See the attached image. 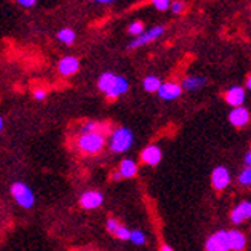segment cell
I'll return each instance as SVG.
<instances>
[{
    "mask_svg": "<svg viewBox=\"0 0 251 251\" xmlns=\"http://www.w3.org/2000/svg\"><path fill=\"white\" fill-rule=\"evenodd\" d=\"M106 143V136L103 133H83L78 136L77 140V146L78 149L81 150L83 153H87V155H95L98 153L100 150L103 149Z\"/></svg>",
    "mask_w": 251,
    "mask_h": 251,
    "instance_id": "obj_2",
    "label": "cell"
},
{
    "mask_svg": "<svg viewBox=\"0 0 251 251\" xmlns=\"http://www.w3.org/2000/svg\"><path fill=\"white\" fill-rule=\"evenodd\" d=\"M118 173L121 175V178H133L135 175L138 173V166L133 159L126 158L120 162V169Z\"/></svg>",
    "mask_w": 251,
    "mask_h": 251,
    "instance_id": "obj_15",
    "label": "cell"
},
{
    "mask_svg": "<svg viewBox=\"0 0 251 251\" xmlns=\"http://www.w3.org/2000/svg\"><path fill=\"white\" fill-rule=\"evenodd\" d=\"M143 32H144V25H143L141 22H133V23H130V26H129V34L140 37Z\"/></svg>",
    "mask_w": 251,
    "mask_h": 251,
    "instance_id": "obj_21",
    "label": "cell"
},
{
    "mask_svg": "<svg viewBox=\"0 0 251 251\" xmlns=\"http://www.w3.org/2000/svg\"><path fill=\"white\" fill-rule=\"evenodd\" d=\"M161 159H162V152H161V149L155 144L147 146L141 152V161L147 166H152V167L158 166L161 162Z\"/></svg>",
    "mask_w": 251,
    "mask_h": 251,
    "instance_id": "obj_10",
    "label": "cell"
},
{
    "mask_svg": "<svg viewBox=\"0 0 251 251\" xmlns=\"http://www.w3.org/2000/svg\"><path fill=\"white\" fill-rule=\"evenodd\" d=\"M98 89L109 100H115L129 91V81L114 72H104L98 80Z\"/></svg>",
    "mask_w": 251,
    "mask_h": 251,
    "instance_id": "obj_1",
    "label": "cell"
},
{
    "mask_svg": "<svg viewBox=\"0 0 251 251\" xmlns=\"http://www.w3.org/2000/svg\"><path fill=\"white\" fill-rule=\"evenodd\" d=\"M230 181H231V176H230V172L227 167H216L213 169L211 172V185L216 188V190H224V188H227L230 185Z\"/></svg>",
    "mask_w": 251,
    "mask_h": 251,
    "instance_id": "obj_6",
    "label": "cell"
},
{
    "mask_svg": "<svg viewBox=\"0 0 251 251\" xmlns=\"http://www.w3.org/2000/svg\"><path fill=\"white\" fill-rule=\"evenodd\" d=\"M228 236H230V247L233 251H242L247 245V241H245V236L237 231V230H230L228 231Z\"/></svg>",
    "mask_w": 251,
    "mask_h": 251,
    "instance_id": "obj_16",
    "label": "cell"
},
{
    "mask_svg": "<svg viewBox=\"0 0 251 251\" xmlns=\"http://www.w3.org/2000/svg\"><path fill=\"white\" fill-rule=\"evenodd\" d=\"M34 98L35 100H45L46 98V91L45 89H37V91H34Z\"/></svg>",
    "mask_w": 251,
    "mask_h": 251,
    "instance_id": "obj_27",
    "label": "cell"
},
{
    "mask_svg": "<svg viewBox=\"0 0 251 251\" xmlns=\"http://www.w3.org/2000/svg\"><path fill=\"white\" fill-rule=\"evenodd\" d=\"M205 78L204 77H187L182 81V89L185 91H196L199 87H202L205 84Z\"/></svg>",
    "mask_w": 251,
    "mask_h": 251,
    "instance_id": "obj_17",
    "label": "cell"
},
{
    "mask_svg": "<svg viewBox=\"0 0 251 251\" xmlns=\"http://www.w3.org/2000/svg\"><path fill=\"white\" fill-rule=\"evenodd\" d=\"M57 37H58V40L63 42L65 45H72L74 40H75V32L71 28H63V29L58 31Z\"/></svg>",
    "mask_w": 251,
    "mask_h": 251,
    "instance_id": "obj_19",
    "label": "cell"
},
{
    "mask_svg": "<svg viewBox=\"0 0 251 251\" xmlns=\"http://www.w3.org/2000/svg\"><path fill=\"white\" fill-rule=\"evenodd\" d=\"M161 251H175L170 245H167V244H162L161 245Z\"/></svg>",
    "mask_w": 251,
    "mask_h": 251,
    "instance_id": "obj_30",
    "label": "cell"
},
{
    "mask_svg": "<svg viewBox=\"0 0 251 251\" xmlns=\"http://www.w3.org/2000/svg\"><path fill=\"white\" fill-rule=\"evenodd\" d=\"M19 5L25 8H32L35 5V0H19Z\"/></svg>",
    "mask_w": 251,
    "mask_h": 251,
    "instance_id": "obj_28",
    "label": "cell"
},
{
    "mask_svg": "<svg viewBox=\"0 0 251 251\" xmlns=\"http://www.w3.org/2000/svg\"><path fill=\"white\" fill-rule=\"evenodd\" d=\"M184 8H185V5L182 2H175V3H172V11L175 12V14H179V12H182Z\"/></svg>",
    "mask_w": 251,
    "mask_h": 251,
    "instance_id": "obj_26",
    "label": "cell"
},
{
    "mask_svg": "<svg viewBox=\"0 0 251 251\" xmlns=\"http://www.w3.org/2000/svg\"><path fill=\"white\" fill-rule=\"evenodd\" d=\"M11 193H12V198L16 199V202L23 207V208H31L34 205V193L31 188L23 184V182H14L11 185Z\"/></svg>",
    "mask_w": 251,
    "mask_h": 251,
    "instance_id": "obj_4",
    "label": "cell"
},
{
    "mask_svg": "<svg viewBox=\"0 0 251 251\" xmlns=\"http://www.w3.org/2000/svg\"><path fill=\"white\" fill-rule=\"evenodd\" d=\"M247 87L251 91V75H250V78H248V81H247Z\"/></svg>",
    "mask_w": 251,
    "mask_h": 251,
    "instance_id": "obj_31",
    "label": "cell"
},
{
    "mask_svg": "<svg viewBox=\"0 0 251 251\" xmlns=\"http://www.w3.org/2000/svg\"><path fill=\"white\" fill-rule=\"evenodd\" d=\"M133 144V133L127 127H118L110 135V150L115 153H124Z\"/></svg>",
    "mask_w": 251,
    "mask_h": 251,
    "instance_id": "obj_3",
    "label": "cell"
},
{
    "mask_svg": "<svg viewBox=\"0 0 251 251\" xmlns=\"http://www.w3.org/2000/svg\"><path fill=\"white\" fill-rule=\"evenodd\" d=\"M103 201H104V198L101 193L97 192V190H91V192H86L81 195L80 204L86 210H94V208H98L100 205H101Z\"/></svg>",
    "mask_w": 251,
    "mask_h": 251,
    "instance_id": "obj_9",
    "label": "cell"
},
{
    "mask_svg": "<svg viewBox=\"0 0 251 251\" xmlns=\"http://www.w3.org/2000/svg\"><path fill=\"white\" fill-rule=\"evenodd\" d=\"M130 241L135 245H144L146 244V234L141 230H133L130 233Z\"/></svg>",
    "mask_w": 251,
    "mask_h": 251,
    "instance_id": "obj_20",
    "label": "cell"
},
{
    "mask_svg": "<svg viewBox=\"0 0 251 251\" xmlns=\"http://www.w3.org/2000/svg\"><path fill=\"white\" fill-rule=\"evenodd\" d=\"M230 236L228 231L219 230L211 234L205 242V251H230Z\"/></svg>",
    "mask_w": 251,
    "mask_h": 251,
    "instance_id": "obj_5",
    "label": "cell"
},
{
    "mask_svg": "<svg viewBox=\"0 0 251 251\" xmlns=\"http://www.w3.org/2000/svg\"><path fill=\"white\" fill-rule=\"evenodd\" d=\"M182 94V86H179L178 83H164L161 86V89L158 92V95L162 98V100H166V101H170V100H176L178 97H181Z\"/></svg>",
    "mask_w": 251,
    "mask_h": 251,
    "instance_id": "obj_12",
    "label": "cell"
},
{
    "mask_svg": "<svg viewBox=\"0 0 251 251\" xmlns=\"http://www.w3.org/2000/svg\"><path fill=\"white\" fill-rule=\"evenodd\" d=\"M239 182L242 185H251V167H247L239 175Z\"/></svg>",
    "mask_w": 251,
    "mask_h": 251,
    "instance_id": "obj_22",
    "label": "cell"
},
{
    "mask_svg": "<svg viewBox=\"0 0 251 251\" xmlns=\"http://www.w3.org/2000/svg\"><path fill=\"white\" fill-rule=\"evenodd\" d=\"M245 164H247V167H251V149L248 150V153L245 155Z\"/></svg>",
    "mask_w": 251,
    "mask_h": 251,
    "instance_id": "obj_29",
    "label": "cell"
},
{
    "mask_svg": "<svg viewBox=\"0 0 251 251\" xmlns=\"http://www.w3.org/2000/svg\"><path fill=\"white\" fill-rule=\"evenodd\" d=\"M80 69V61L75 57H65L58 63V72L63 77H71V75L77 74Z\"/></svg>",
    "mask_w": 251,
    "mask_h": 251,
    "instance_id": "obj_11",
    "label": "cell"
},
{
    "mask_svg": "<svg viewBox=\"0 0 251 251\" xmlns=\"http://www.w3.org/2000/svg\"><path fill=\"white\" fill-rule=\"evenodd\" d=\"M170 5H172V3L169 2V0H153V6H155L158 11H166V9H169Z\"/></svg>",
    "mask_w": 251,
    "mask_h": 251,
    "instance_id": "obj_24",
    "label": "cell"
},
{
    "mask_svg": "<svg viewBox=\"0 0 251 251\" xmlns=\"http://www.w3.org/2000/svg\"><path fill=\"white\" fill-rule=\"evenodd\" d=\"M143 86H144V89L147 92H159L162 83H161V80L156 77V75H149V77L144 78Z\"/></svg>",
    "mask_w": 251,
    "mask_h": 251,
    "instance_id": "obj_18",
    "label": "cell"
},
{
    "mask_svg": "<svg viewBox=\"0 0 251 251\" xmlns=\"http://www.w3.org/2000/svg\"><path fill=\"white\" fill-rule=\"evenodd\" d=\"M0 130H3V118H0Z\"/></svg>",
    "mask_w": 251,
    "mask_h": 251,
    "instance_id": "obj_32",
    "label": "cell"
},
{
    "mask_svg": "<svg viewBox=\"0 0 251 251\" xmlns=\"http://www.w3.org/2000/svg\"><path fill=\"white\" fill-rule=\"evenodd\" d=\"M250 218H251V202H248V201H242L231 211V222L234 225H239Z\"/></svg>",
    "mask_w": 251,
    "mask_h": 251,
    "instance_id": "obj_8",
    "label": "cell"
},
{
    "mask_svg": "<svg viewBox=\"0 0 251 251\" xmlns=\"http://www.w3.org/2000/svg\"><path fill=\"white\" fill-rule=\"evenodd\" d=\"M225 101L233 107H241L245 101V91L241 86H233L225 94Z\"/></svg>",
    "mask_w": 251,
    "mask_h": 251,
    "instance_id": "obj_13",
    "label": "cell"
},
{
    "mask_svg": "<svg viewBox=\"0 0 251 251\" xmlns=\"http://www.w3.org/2000/svg\"><path fill=\"white\" fill-rule=\"evenodd\" d=\"M130 230L127 228V227H124V225H121V227L117 230V233H115V236L118 237V239H121V241H130Z\"/></svg>",
    "mask_w": 251,
    "mask_h": 251,
    "instance_id": "obj_23",
    "label": "cell"
},
{
    "mask_svg": "<svg viewBox=\"0 0 251 251\" xmlns=\"http://www.w3.org/2000/svg\"><path fill=\"white\" fill-rule=\"evenodd\" d=\"M230 123L234 126V127H244V126L250 121V112L245 107H234L230 115H228Z\"/></svg>",
    "mask_w": 251,
    "mask_h": 251,
    "instance_id": "obj_14",
    "label": "cell"
},
{
    "mask_svg": "<svg viewBox=\"0 0 251 251\" xmlns=\"http://www.w3.org/2000/svg\"><path fill=\"white\" fill-rule=\"evenodd\" d=\"M162 34H164V26H155L152 29H149L146 32H143L140 37H136V39L133 42L129 43V49H136V48H141L150 42L156 40L158 37H161Z\"/></svg>",
    "mask_w": 251,
    "mask_h": 251,
    "instance_id": "obj_7",
    "label": "cell"
},
{
    "mask_svg": "<svg viewBox=\"0 0 251 251\" xmlns=\"http://www.w3.org/2000/svg\"><path fill=\"white\" fill-rule=\"evenodd\" d=\"M106 225H107V230H109L112 234H115V233H117V230L121 227V224H120L117 219H109Z\"/></svg>",
    "mask_w": 251,
    "mask_h": 251,
    "instance_id": "obj_25",
    "label": "cell"
}]
</instances>
